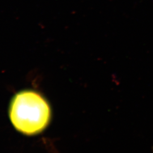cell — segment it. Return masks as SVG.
Masks as SVG:
<instances>
[{
	"mask_svg": "<svg viewBox=\"0 0 153 153\" xmlns=\"http://www.w3.org/2000/svg\"><path fill=\"white\" fill-rule=\"evenodd\" d=\"M9 117L18 131L34 135L44 130L51 118V109L44 97L35 91L24 90L11 100Z\"/></svg>",
	"mask_w": 153,
	"mask_h": 153,
	"instance_id": "6da1fadb",
	"label": "cell"
}]
</instances>
